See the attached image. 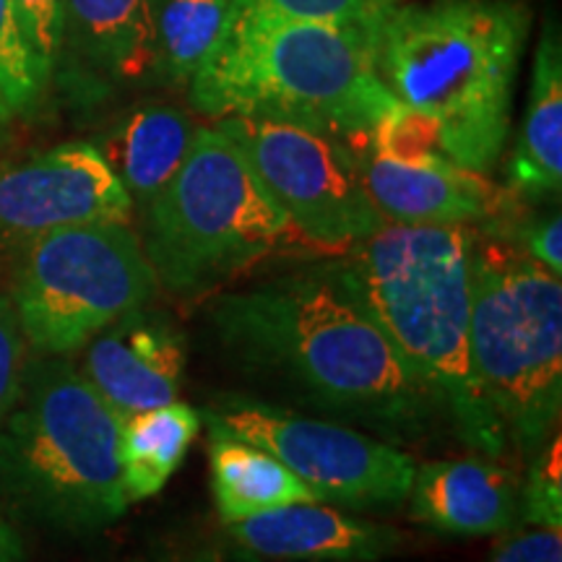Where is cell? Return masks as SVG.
<instances>
[{
    "label": "cell",
    "instance_id": "cell-1",
    "mask_svg": "<svg viewBox=\"0 0 562 562\" xmlns=\"http://www.w3.org/2000/svg\"><path fill=\"white\" fill-rule=\"evenodd\" d=\"M206 318L243 372L385 438H417L446 412L375 321L349 261L224 292Z\"/></svg>",
    "mask_w": 562,
    "mask_h": 562
},
{
    "label": "cell",
    "instance_id": "cell-2",
    "mask_svg": "<svg viewBox=\"0 0 562 562\" xmlns=\"http://www.w3.org/2000/svg\"><path fill=\"white\" fill-rule=\"evenodd\" d=\"M529 32L521 0H396L370 45L385 89L438 125L442 157L487 172L508 140Z\"/></svg>",
    "mask_w": 562,
    "mask_h": 562
},
{
    "label": "cell",
    "instance_id": "cell-3",
    "mask_svg": "<svg viewBox=\"0 0 562 562\" xmlns=\"http://www.w3.org/2000/svg\"><path fill=\"white\" fill-rule=\"evenodd\" d=\"M201 115L271 117L368 144L398 100L372 58L370 32L273 13L258 0H232L224 37L188 83Z\"/></svg>",
    "mask_w": 562,
    "mask_h": 562
},
{
    "label": "cell",
    "instance_id": "cell-4",
    "mask_svg": "<svg viewBox=\"0 0 562 562\" xmlns=\"http://www.w3.org/2000/svg\"><path fill=\"white\" fill-rule=\"evenodd\" d=\"M472 224L385 222L351 245L362 297L404 360L438 391L463 442L503 456L508 440L476 389L469 355Z\"/></svg>",
    "mask_w": 562,
    "mask_h": 562
},
{
    "label": "cell",
    "instance_id": "cell-5",
    "mask_svg": "<svg viewBox=\"0 0 562 562\" xmlns=\"http://www.w3.org/2000/svg\"><path fill=\"white\" fill-rule=\"evenodd\" d=\"M117 442L121 422L81 370L42 362L0 422V487L47 526L100 531L131 505Z\"/></svg>",
    "mask_w": 562,
    "mask_h": 562
},
{
    "label": "cell",
    "instance_id": "cell-6",
    "mask_svg": "<svg viewBox=\"0 0 562 562\" xmlns=\"http://www.w3.org/2000/svg\"><path fill=\"white\" fill-rule=\"evenodd\" d=\"M469 355L508 440L533 456L562 409V281L516 245L476 235Z\"/></svg>",
    "mask_w": 562,
    "mask_h": 562
},
{
    "label": "cell",
    "instance_id": "cell-7",
    "mask_svg": "<svg viewBox=\"0 0 562 562\" xmlns=\"http://www.w3.org/2000/svg\"><path fill=\"white\" fill-rule=\"evenodd\" d=\"M248 159L216 125H199L165 191L144 206V245L157 284L203 294L271 256L294 235Z\"/></svg>",
    "mask_w": 562,
    "mask_h": 562
},
{
    "label": "cell",
    "instance_id": "cell-8",
    "mask_svg": "<svg viewBox=\"0 0 562 562\" xmlns=\"http://www.w3.org/2000/svg\"><path fill=\"white\" fill-rule=\"evenodd\" d=\"M157 277L128 224H81L26 240L11 302L24 341L63 357L154 297Z\"/></svg>",
    "mask_w": 562,
    "mask_h": 562
},
{
    "label": "cell",
    "instance_id": "cell-9",
    "mask_svg": "<svg viewBox=\"0 0 562 562\" xmlns=\"http://www.w3.org/2000/svg\"><path fill=\"white\" fill-rule=\"evenodd\" d=\"M216 128L307 240L341 250L385 224L362 182L357 146L344 138L271 117H222Z\"/></svg>",
    "mask_w": 562,
    "mask_h": 562
},
{
    "label": "cell",
    "instance_id": "cell-10",
    "mask_svg": "<svg viewBox=\"0 0 562 562\" xmlns=\"http://www.w3.org/2000/svg\"><path fill=\"white\" fill-rule=\"evenodd\" d=\"M211 430L263 448L318 492L323 503L351 508L398 505L409 497V456L336 422L313 419L281 406L222 396L201 412Z\"/></svg>",
    "mask_w": 562,
    "mask_h": 562
},
{
    "label": "cell",
    "instance_id": "cell-11",
    "mask_svg": "<svg viewBox=\"0 0 562 562\" xmlns=\"http://www.w3.org/2000/svg\"><path fill=\"white\" fill-rule=\"evenodd\" d=\"M133 199L100 146L68 140L0 170V232L21 240L81 224H128Z\"/></svg>",
    "mask_w": 562,
    "mask_h": 562
},
{
    "label": "cell",
    "instance_id": "cell-12",
    "mask_svg": "<svg viewBox=\"0 0 562 562\" xmlns=\"http://www.w3.org/2000/svg\"><path fill=\"white\" fill-rule=\"evenodd\" d=\"M186 339L170 315L136 307L87 344L81 375L117 422L178 402Z\"/></svg>",
    "mask_w": 562,
    "mask_h": 562
},
{
    "label": "cell",
    "instance_id": "cell-13",
    "mask_svg": "<svg viewBox=\"0 0 562 562\" xmlns=\"http://www.w3.org/2000/svg\"><path fill=\"white\" fill-rule=\"evenodd\" d=\"M370 201L393 224H480L503 211L505 193L484 172L451 159L398 161L357 146Z\"/></svg>",
    "mask_w": 562,
    "mask_h": 562
},
{
    "label": "cell",
    "instance_id": "cell-14",
    "mask_svg": "<svg viewBox=\"0 0 562 562\" xmlns=\"http://www.w3.org/2000/svg\"><path fill=\"white\" fill-rule=\"evenodd\" d=\"M237 544L277 560L378 562L402 550V533L321 503H294L227 524Z\"/></svg>",
    "mask_w": 562,
    "mask_h": 562
},
{
    "label": "cell",
    "instance_id": "cell-15",
    "mask_svg": "<svg viewBox=\"0 0 562 562\" xmlns=\"http://www.w3.org/2000/svg\"><path fill=\"white\" fill-rule=\"evenodd\" d=\"M521 487L518 476L495 461H430L414 469L412 513L435 531L492 537L518 521Z\"/></svg>",
    "mask_w": 562,
    "mask_h": 562
},
{
    "label": "cell",
    "instance_id": "cell-16",
    "mask_svg": "<svg viewBox=\"0 0 562 562\" xmlns=\"http://www.w3.org/2000/svg\"><path fill=\"white\" fill-rule=\"evenodd\" d=\"M70 50L104 81L154 74L151 0H63L60 53Z\"/></svg>",
    "mask_w": 562,
    "mask_h": 562
},
{
    "label": "cell",
    "instance_id": "cell-17",
    "mask_svg": "<svg viewBox=\"0 0 562 562\" xmlns=\"http://www.w3.org/2000/svg\"><path fill=\"white\" fill-rule=\"evenodd\" d=\"M508 180L526 199H552L562 188V40L554 19L544 21L533 50L529 108Z\"/></svg>",
    "mask_w": 562,
    "mask_h": 562
},
{
    "label": "cell",
    "instance_id": "cell-18",
    "mask_svg": "<svg viewBox=\"0 0 562 562\" xmlns=\"http://www.w3.org/2000/svg\"><path fill=\"white\" fill-rule=\"evenodd\" d=\"M195 131L199 125L186 110L170 104H144L117 125L102 154L133 203L149 206L182 167Z\"/></svg>",
    "mask_w": 562,
    "mask_h": 562
},
{
    "label": "cell",
    "instance_id": "cell-19",
    "mask_svg": "<svg viewBox=\"0 0 562 562\" xmlns=\"http://www.w3.org/2000/svg\"><path fill=\"white\" fill-rule=\"evenodd\" d=\"M211 492L224 524L243 521L294 503H323L297 474L263 448L211 430Z\"/></svg>",
    "mask_w": 562,
    "mask_h": 562
},
{
    "label": "cell",
    "instance_id": "cell-20",
    "mask_svg": "<svg viewBox=\"0 0 562 562\" xmlns=\"http://www.w3.org/2000/svg\"><path fill=\"white\" fill-rule=\"evenodd\" d=\"M203 425L201 412L172 402L121 422V476L128 503L165 490Z\"/></svg>",
    "mask_w": 562,
    "mask_h": 562
},
{
    "label": "cell",
    "instance_id": "cell-21",
    "mask_svg": "<svg viewBox=\"0 0 562 562\" xmlns=\"http://www.w3.org/2000/svg\"><path fill=\"white\" fill-rule=\"evenodd\" d=\"M229 9L232 0H151V79L188 89L222 42Z\"/></svg>",
    "mask_w": 562,
    "mask_h": 562
},
{
    "label": "cell",
    "instance_id": "cell-22",
    "mask_svg": "<svg viewBox=\"0 0 562 562\" xmlns=\"http://www.w3.org/2000/svg\"><path fill=\"white\" fill-rule=\"evenodd\" d=\"M50 76L30 47L13 0H0V97L13 115L37 108Z\"/></svg>",
    "mask_w": 562,
    "mask_h": 562
},
{
    "label": "cell",
    "instance_id": "cell-23",
    "mask_svg": "<svg viewBox=\"0 0 562 562\" xmlns=\"http://www.w3.org/2000/svg\"><path fill=\"white\" fill-rule=\"evenodd\" d=\"M529 526L562 529V446L560 438L533 453L529 484L521 487V516Z\"/></svg>",
    "mask_w": 562,
    "mask_h": 562
},
{
    "label": "cell",
    "instance_id": "cell-24",
    "mask_svg": "<svg viewBox=\"0 0 562 562\" xmlns=\"http://www.w3.org/2000/svg\"><path fill=\"white\" fill-rule=\"evenodd\" d=\"M258 3L286 19L370 32L396 0H258Z\"/></svg>",
    "mask_w": 562,
    "mask_h": 562
},
{
    "label": "cell",
    "instance_id": "cell-25",
    "mask_svg": "<svg viewBox=\"0 0 562 562\" xmlns=\"http://www.w3.org/2000/svg\"><path fill=\"white\" fill-rule=\"evenodd\" d=\"M24 336H21L11 294L0 290V422L9 417L24 385Z\"/></svg>",
    "mask_w": 562,
    "mask_h": 562
},
{
    "label": "cell",
    "instance_id": "cell-26",
    "mask_svg": "<svg viewBox=\"0 0 562 562\" xmlns=\"http://www.w3.org/2000/svg\"><path fill=\"white\" fill-rule=\"evenodd\" d=\"M13 5L40 66L47 70V76H53L60 58L63 0H13Z\"/></svg>",
    "mask_w": 562,
    "mask_h": 562
},
{
    "label": "cell",
    "instance_id": "cell-27",
    "mask_svg": "<svg viewBox=\"0 0 562 562\" xmlns=\"http://www.w3.org/2000/svg\"><path fill=\"white\" fill-rule=\"evenodd\" d=\"M490 562H562V529L529 526L508 533Z\"/></svg>",
    "mask_w": 562,
    "mask_h": 562
},
{
    "label": "cell",
    "instance_id": "cell-28",
    "mask_svg": "<svg viewBox=\"0 0 562 562\" xmlns=\"http://www.w3.org/2000/svg\"><path fill=\"white\" fill-rule=\"evenodd\" d=\"M518 248L526 256L533 258L537 263H542L544 269L552 273H562V216L554 214L539 216L533 222H524L516 232Z\"/></svg>",
    "mask_w": 562,
    "mask_h": 562
},
{
    "label": "cell",
    "instance_id": "cell-29",
    "mask_svg": "<svg viewBox=\"0 0 562 562\" xmlns=\"http://www.w3.org/2000/svg\"><path fill=\"white\" fill-rule=\"evenodd\" d=\"M0 562H24V544L0 508Z\"/></svg>",
    "mask_w": 562,
    "mask_h": 562
},
{
    "label": "cell",
    "instance_id": "cell-30",
    "mask_svg": "<svg viewBox=\"0 0 562 562\" xmlns=\"http://www.w3.org/2000/svg\"><path fill=\"white\" fill-rule=\"evenodd\" d=\"M13 121H16V115H13V112L9 110V104H5L3 97H0V133L9 128Z\"/></svg>",
    "mask_w": 562,
    "mask_h": 562
},
{
    "label": "cell",
    "instance_id": "cell-31",
    "mask_svg": "<svg viewBox=\"0 0 562 562\" xmlns=\"http://www.w3.org/2000/svg\"><path fill=\"white\" fill-rule=\"evenodd\" d=\"M170 562H222L214 554H199V558H180V560H170Z\"/></svg>",
    "mask_w": 562,
    "mask_h": 562
}]
</instances>
